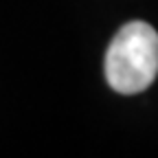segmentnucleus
Instances as JSON below:
<instances>
[{"instance_id": "f257e3e1", "label": "nucleus", "mask_w": 158, "mask_h": 158, "mask_svg": "<svg viewBox=\"0 0 158 158\" xmlns=\"http://www.w3.org/2000/svg\"><path fill=\"white\" fill-rule=\"evenodd\" d=\"M106 81L118 94L145 92L158 75V33L152 24L134 20L118 29L106 51Z\"/></svg>"}]
</instances>
